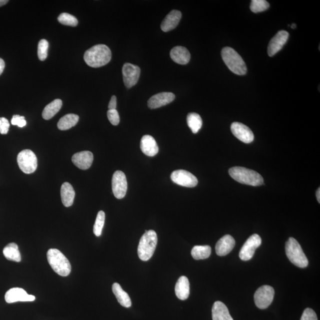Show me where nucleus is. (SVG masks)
<instances>
[{
  "label": "nucleus",
  "instance_id": "obj_36",
  "mask_svg": "<svg viewBox=\"0 0 320 320\" xmlns=\"http://www.w3.org/2000/svg\"><path fill=\"white\" fill-rule=\"evenodd\" d=\"M301 320H318V318L313 310L307 308L304 310Z\"/></svg>",
  "mask_w": 320,
  "mask_h": 320
},
{
  "label": "nucleus",
  "instance_id": "obj_26",
  "mask_svg": "<svg viewBox=\"0 0 320 320\" xmlns=\"http://www.w3.org/2000/svg\"><path fill=\"white\" fill-rule=\"evenodd\" d=\"M3 254L8 261L15 262H21V255L17 244L14 243L8 244L3 249Z\"/></svg>",
  "mask_w": 320,
  "mask_h": 320
},
{
  "label": "nucleus",
  "instance_id": "obj_43",
  "mask_svg": "<svg viewBox=\"0 0 320 320\" xmlns=\"http://www.w3.org/2000/svg\"><path fill=\"white\" fill-rule=\"evenodd\" d=\"M291 28H293V29H294V28H296L297 27V25L293 23L292 25H291Z\"/></svg>",
  "mask_w": 320,
  "mask_h": 320
},
{
  "label": "nucleus",
  "instance_id": "obj_27",
  "mask_svg": "<svg viewBox=\"0 0 320 320\" xmlns=\"http://www.w3.org/2000/svg\"><path fill=\"white\" fill-rule=\"evenodd\" d=\"M62 106V101L61 99L53 100L44 108L42 112L43 118L45 120L52 118L61 109Z\"/></svg>",
  "mask_w": 320,
  "mask_h": 320
},
{
  "label": "nucleus",
  "instance_id": "obj_7",
  "mask_svg": "<svg viewBox=\"0 0 320 320\" xmlns=\"http://www.w3.org/2000/svg\"><path fill=\"white\" fill-rule=\"evenodd\" d=\"M17 163L20 169L25 174L35 172L37 167V160L35 154L30 150H24L18 154Z\"/></svg>",
  "mask_w": 320,
  "mask_h": 320
},
{
  "label": "nucleus",
  "instance_id": "obj_5",
  "mask_svg": "<svg viewBox=\"0 0 320 320\" xmlns=\"http://www.w3.org/2000/svg\"><path fill=\"white\" fill-rule=\"evenodd\" d=\"M158 238L154 230L145 231L141 237L138 247V254L142 261H148L153 256L156 249Z\"/></svg>",
  "mask_w": 320,
  "mask_h": 320
},
{
  "label": "nucleus",
  "instance_id": "obj_41",
  "mask_svg": "<svg viewBox=\"0 0 320 320\" xmlns=\"http://www.w3.org/2000/svg\"><path fill=\"white\" fill-rule=\"evenodd\" d=\"M320 189L319 188L318 191H317L316 192V196H317V199H318V201L319 203H320Z\"/></svg>",
  "mask_w": 320,
  "mask_h": 320
},
{
  "label": "nucleus",
  "instance_id": "obj_23",
  "mask_svg": "<svg viewBox=\"0 0 320 320\" xmlns=\"http://www.w3.org/2000/svg\"><path fill=\"white\" fill-rule=\"evenodd\" d=\"M175 293L177 297L180 300L188 299L190 294V284L188 278L182 276L179 279L176 285Z\"/></svg>",
  "mask_w": 320,
  "mask_h": 320
},
{
  "label": "nucleus",
  "instance_id": "obj_22",
  "mask_svg": "<svg viewBox=\"0 0 320 320\" xmlns=\"http://www.w3.org/2000/svg\"><path fill=\"white\" fill-rule=\"evenodd\" d=\"M212 315L213 320H234L227 306L221 302L214 303L212 309Z\"/></svg>",
  "mask_w": 320,
  "mask_h": 320
},
{
  "label": "nucleus",
  "instance_id": "obj_8",
  "mask_svg": "<svg viewBox=\"0 0 320 320\" xmlns=\"http://www.w3.org/2000/svg\"><path fill=\"white\" fill-rule=\"evenodd\" d=\"M275 291L273 288L269 285H264L259 288L255 294V302L259 309L264 310L267 309L273 302Z\"/></svg>",
  "mask_w": 320,
  "mask_h": 320
},
{
  "label": "nucleus",
  "instance_id": "obj_38",
  "mask_svg": "<svg viewBox=\"0 0 320 320\" xmlns=\"http://www.w3.org/2000/svg\"><path fill=\"white\" fill-rule=\"evenodd\" d=\"M9 128V123L8 119L1 117L0 118V134H7Z\"/></svg>",
  "mask_w": 320,
  "mask_h": 320
},
{
  "label": "nucleus",
  "instance_id": "obj_20",
  "mask_svg": "<svg viewBox=\"0 0 320 320\" xmlns=\"http://www.w3.org/2000/svg\"><path fill=\"white\" fill-rule=\"evenodd\" d=\"M181 18V12L174 9L170 12L164 19L161 25V29L164 32H168V31L173 30L179 24Z\"/></svg>",
  "mask_w": 320,
  "mask_h": 320
},
{
  "label": "nucleus",
  "instance_id": "obj_11",
  "mask_svg": "<svg viewBox=\"0 0 320 320\" xmlns=\"http://www.w3.org/2000/svg\"><path fill=\"white\" fill-rule=\"evenodd\" d=\"M171 179L177 185L186 188H194L198 183L197 178L193 174L184 170L174 171L171 174Z\"/></svg>",
  "mask_w": 320,
  "mask_h": 320
},
{
  "label": "nucleus",
  "instance_id": "obj_1",
  "mask_svg": "<svg viewBox=\"0 0 320 320\" xmlns=\"http://www.w3.org/2000/svg\"><path fill=\"white\" fill-rule=\"evenodd\" d=\"M112 52L105 45H95L85 52L84 59L86 64L93 68H99L105 65L110 61Z\"/></svg>",
  "mask_w": 320,
  "mask_h": 320
},
{
  "label": "nucleus",
  "instance_id": "obj_14",
  "mask_svg": "<svg viewBox=\"0 0 320 320\" xmlns=\"http://www.w3.org/2000/svg\"><path fill=\"white\" fill-rule=\"evenodd\" d=\"M231 130L236 138L245 143H251L254 140V134L252 130L242 123H233L231 126Z\"/></svg>",
  "mask_w": 320,
  "mask_h": 320
},
{
  "label": "nucleus",
  "instance_id": "obj_18",
  "mask_svg": "<svg viewBox=\"0 0 320 320\" xmlns=\"http://www.w3.org/2000/svg\"><path fill=\"white\" fill-rule=\"evenodd\" d=\"M236 245V241L230 235H226L222 237L215 246V251L217 255L225 256L232 251Z\"/></svg>",
  "mask_w": 320,
  "mask_h": 320
},
{
  "label": "nucleus",
  "instance_id": "obj_12",
  "mask_svg": "<svg viewBox=\"0 0 320 320\" xmlns=\"http://www.w3.org/2000/svg\"><path fill=\"white\" fill-rule=\"evenodd\" d=\"M140 74L141 69L139 66L125 63L122 68L123 79L125 86L131 88L137 84Z\"/></svg>",
  "mask_w": 320,
  "mask_h": 320
},
{
  "label": "nucleus",
  "instance_id": "obj_16",
  "mask_svg": "<svg viewBox=\"0 0 320 320\" xmlns=\"http://www.w3.org/2000/svg\"><path fill=\"white\" fill-rule=\"evenodd\" d=\"M175 99V95L170 92H163L152 96L148 101V106L151 109L160 108L172 103Z\"/></svg>",
  "mask_w": 320,
  "mask_h": 320
},
{
  "label": "nucleus",
  "instance_id": "obj_9",
  "mask_svg": "<svg viewBox=\"0 0 320 320\" xmlns=\"http://www.w3.org/2000/svg\"><path fill=\"white\" fill-rule=\"evenodd\" d=\"M261 245V237L258 234H253L244 244L239 253L240 258L243 261H250L254 256L256 250Z\"/></svg>",
  "mask_w": 320,
  "mask_h": 320
},
{
  "label": "nucleus",
  "instance_id": "obj_39",
  "mask_svg": "<svg viewBox=\"0 0 320 320\" xmlns=\"http://www.w3.org/2000/svg\"><path fill=\"white\" fill-rule=\"evenodd\" d=\"M117 106V99L115 96H113L111 98L109 104V110H116Z\"/></svg>",
  "mask_w": 320,
  "mask_h": 320
},
{
  "label": "nucleus",
  "instance_id": "obj_30",
  "mask_svg": "<svg viewBox=\"0 0 320 320\" xmlns=\"http://www.w3.org/2000/svg\"><path fill=\"white\" fill-rule=\"evenodd\" d=\"M187 123L193 134H196L202 126V120L198 113H191L187 116Z\"/></svg>",
  "mask_w": 320,
  "mask_h": 320
},
{
  "label": "nucleus",
  "instance_id": "obj_17",
  "mask_svg": "<svg viewBox=\"0 0 320 320\" xmlns=\"http://www.w3.org/2000/svg\"><path fill=\"white\" fill-rule=\"evenodd\" d=\"M93 154L90 151H84L73 155L72 157V163L76 167L81 170H87L93 162Z\"/></svg>",
  "mask_w": 320,
  "mask_h": 320
},
{
  "label": "nucleus",
  "instance_id": "obj_4",
  "mask_svg": "<svg viewBox=\"0 0 320 320\" xmlns=\"http://www.w3.org/2000/svg\"><path fill=\"white\" fill-rule=\"evenodd\" d=\"M221 56L225 64L233 73L239 75L247 73L246 63L235 50L230 47H225L222 50Z\"/></svg>",
  "mask_w": 320,
  "mask_h": 320
},
{
  "label": "nucleus",
  "instance_id": "obj_42",
  "mask_svg": "<svg viewBox=\"0 0 320 320\" xmlns=\"http://www.w3.org/2000/svg\"><path fill=\"white\" fill-rule=\"evenodd\" d=\"M8 2V1H7V0H0V7L5 5Z\"/></svg>",
  "mask_w": 320,
  "mask_h": 320
},
{
  "label": "nucleus",
  "instance_id": "obj_15",
  "mask_svg": "<svg viewBox=\"0 0 320 320\" xmlns=\"http://www.w3.org/2000/svg\"><path fill=\"white\" fill-rule=\"evenodd\" d=\"M289 37L287 31H279L269 43L268 52L269 56H273L283 48Z\"/></svg>",
  "mask_w": 320,
  "mask_h": 320
},
{
  "label": "nucleus",
  "instance_id": "obj_31",
  "mask_svg": "<svg viewBox=\"0 0 320 320\" xmlns=\"http://www.w3.org/2000/svg\"><path fill=\"white\" fill-rule=\"evenodd\" d=\"M104 221H105V213L102 211L98 212L96 221L93 227V232L95 236L100 237L102 233Z\"/></svg>",
  "mask_w": 320,
  "mask_h": 320
},
{
  "label": "nucleus",
  "instance_id": "obj_32",
  "mask_svg": "<svg viewBox=\"0 0 320 320\" xmlns=\"http://www.w3.org/2000/svg\"><path fill=\"white\" fill-rule=\"evenodd\" d=\"M58 20L60 23L66 25V26L75 27L78 23L77 19L74 15L66 13V12H63L60 14Z\"/></svg>",
  "mask_w": 320,
  "mask_h": 320
},
{
  "label": "nucleus",
  "instance_id": "obj_6",
  "mask_svg": "<svg viewBox=\"0 0 320 320\" xmlns=\"http://www.w3.org/2000/svg\"><path fill=\"white\" fill-rule=\"evenodd\" d=\"M285 252L288 258L292 264L300 268H305L309 265V261L299 242L290 237L285 245Z\"/></svg>",
  "mask_w": 320,
  "mask_h": 320
},
{
  "label": "nucleus",
  "instance_id": "obj_33",
  "mask_svg": "<svg viewBox=\"0 0 320 320\" xmlns=\"http://www.w3.org/2000/svg\"><path fill=\"white\" fill-rule=\"evenodd\" d=\"M269 7V2L265 0H253L250 5V9L255 13L264 11Z\"/></svg>",
  "mask_w": 320,
  "mask_h": 320
},
{
  "label": "nucleus",
  "instance_id": "obj_2",
  "mask_svg": "<svg viewBox=\"0 0 320 320\" xmlns=\"http://www.w3.org/2000/svg\"><path fill=\"white\" fill-rule=\"evenodd\" d=\"M230 175L234 180L245 185L253 186L262 185L264 178L254 170L242 167H234L229 171Z\"/></svg>",
  "mask_w": 320,
  "mask_h": 320
},
{
  "label": "nucleus",
  "instance_id": "obj_24",
  "mask_svg": "<svg viewBox=\"0 0 320 320\" xmlns=\"http://www.w3.org/2000/svg\"><path fill=\"white\" fill-rule=\"evenodd\" d=\"M75 191L70 183L65 182L62 184L61 188L62 202L65 207H69L73 204Z\"/></svg>",
  "mask_w": 320,
  "mask_h": 320
},
{
  "label": "nucleus",
  "instance_id": "obj_29",
  "mask_svg": "<svg viewBox=\"0 0 320 320\" xmlns=\"http://www.w3.org/2000/svg\"><path fill=\"white\" fill-rule=\"evenodd\" d=\"M211 254V247L210 246H195L191 251L193 258L195 260L208 259Z\"/></svg>",
  "mask_w": 320,
  "mask_h": 320
},
{
  "label": "nucleus",
  "instance_id": "obj_34",
  "mask_svg": "<svg viewBox=\"0 0 320 320\" xmlns=\"http://www.w3.org/2000/svg\"><path fill=\"white\" fill-rule=\"evenodd\" d=\"M49 43L45 39H42L39 41L38 44L37 55L40 61H45L47 56V50H48Z\"/></svg>",
  "mask_w": 320,
  "mask_h": 320
},
{
  "label": "nucleus",
  "instance_id": "obj_10",
  "mask_svg": "<svg viewBox=\"0 0 320 320\" xmlns=\"http://www.w3.org/2000/svg\"><path fill=\"white\" fill-rule=\"evenodd\" d=\"M112 191L115 198L121 199L125 197L128 189L127 180L124 173L116 171L112 180Z\"/></svg>",
  "mask_w": 320,
  "mask_h": 320
},
{
  "label": "nucleus",
  "instance_id": "obj_21",
  "mask_svg": "<svg viewBox=\"0 0 320 320\" xmlns=\"http://www.w3.org/2000/svg\"><path fill=\"white\" fill-rule=\"evenodd\" d=\"M170 57L174 62L180 65H186L191 59L189 50L183 46H176L171 50Z\"/></svg>",
  "mask_w": 320,
  "mask_h": 320
},
{
  "label": "nucleus",
  "instance_id": "obj_25",
  "mask_svg": "<svg viewBox=\"0 0 320 320\" xmlns=\"http://www.w3.org/2000/svg\"><path fill=\"white\" fill-rule=\"evenodd\" d=\"M112 291L120 305L125 308H129L131 306V300L129 295L123 291L119 284L115 283L113 285Z\"/></svg>",
  "mask_w": 320,
  "mask_h": 320
},
{
  "label": "nucleus",
  "instance_id": "obj_19",
  "mask_svg": "<svg viewBox=\"0 0 320 320\" xmlns=\"http://www.w3.org/2000/svg\"><path fill=\"white\" fill-rule=\"evenodd\" d=\"M140 147L142 153L149 157L156 156L159 151L156 140L149 135H144L142 138Z\"/></svg>",
  "mask_w": 320,
  "mask_h": 320
},
{
  "label": "nucleus",
  "instance_id": "obj_3",
  "mask_svg": "<svg viewBox=\"0 0 320 320\" xmlns=\"http://www.w3.org/2000/svg\"><path fill=\"white\" fill-rule=\"evenodd\" d=\"M47 259L53 271L61 277H67L71 273V266L67 258L58 249H50L47 251Z\"/></svg>",
  "mask_w": 320,
  "mask_h": 320
},
{
  "label": "nucleus",
  "instance_id": "obj_13",
  "mask_svg": "<svg viewBox=\"0 0 320 320\" xmlns=\"http://www.w3.org/2000/svg\"><path fill=\"white\" fill-rule=\"evenodd\" d=\"M36 297L28 295L23 289L20 288H13L9 290L5 295V300L8 304L16 302H32Z\"/></svg>",
  "mask_w": 320,
  "mask_h": 320
},
{
  "label": "nucleus",
  "instance_id": "obj_28",
  "mask_svg": "<svg viewBox=\"0 0 320 320\" xmlns=\"http://www.w3.org/2000/svg\"><path fill=\"white\" fill-rule=\"evenodd\" d=\"M79 120V116L75 114H68L59 120L58 128L61 131H66L77 125Z\"/></svg>",
  "mask_w": 320,
  "mask_h": 320
},
{
  "label": "nucleus",
  "instance_id": "obj_35",
  "mask_svg": "<svg viewBox=\"0 0 320 320\" xmlns=\"http://www.w3.org/2000/svg\"><path fill=\"white\" fill-rule=\"evenodd\" d=\"M107 118L109 121L114 126L118 125L120 122V118L118 111L116 110H109L107 111Z\"/></svg>",
  "mask_w": 320,
  "mask_h": 320
},
{
  "label": "nucleus",
  "instance_id": "obj_40",
  "mask_svg": "<svg viewBox=\"0 0 320 320\" xmlns=\"http://www.w3.org/2000/svg\"><path fill=\"white\" fill-rule=\"evenodd\" d=\"M5 68V62L4 60L1 58H0V75L2 73L3 71H4Z\"/></svg>",
  "mask_w": 320,
  "mask_h": 320
},
{
  "label": "nucleus",
  "instance_id": "obj_37",
  "mask_svg": "<svg viewBox=\"0 0 320 320\" xmlns=\"http://www.w3.org/2000/svg\"><path fill=\"white\" fill-rule=\"evenodd\" d=\"M11 124L14 126H18V127L23 128L27 124L26 120L24 116L20 115H14L11 119Z\"/></svg>",
  "mask_w": 320,
  "mask_h": 320
}]
</instances>
